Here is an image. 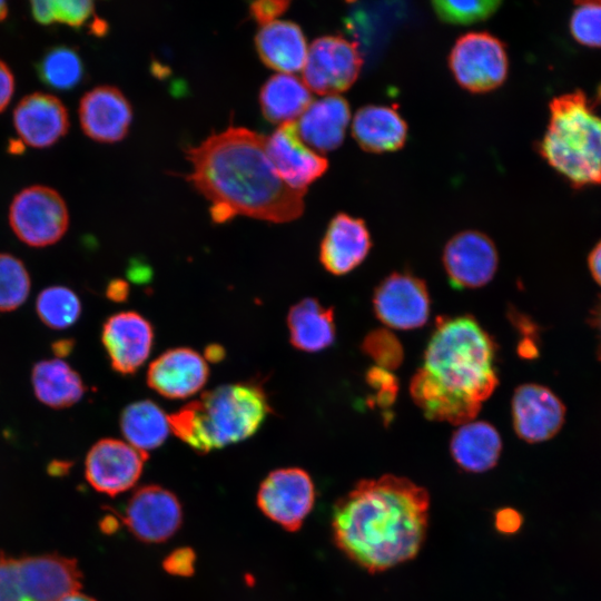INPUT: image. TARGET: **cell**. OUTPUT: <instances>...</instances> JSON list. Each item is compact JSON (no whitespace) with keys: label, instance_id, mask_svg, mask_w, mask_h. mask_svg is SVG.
Returning a JSON list of instances; mask_svg holds the SVG:
<instances>
[{"label":"cell","instance_id":"cell-17","mask_svg":"<svg viewBox=\"0 0 601 601\" xmlns=\"http://www.w3.org/2000/svg\"><path fill=\"white\" fill-rule=\"evenodd\" d=\"M101 342L114 371L121 375L134 374L150 354L154 328L142 315L120 312L105 322Z\"/></svg>","mask_w":601,"mask_h":601},{"label":"cell","instance_id":"cell-18","mask_svg":"<svg viewBox=\"0 0 601 601\" xmlns=\"http://www.w3.org/2000/svg\"><path fill=\"white\" fill-rule=\"evenodd\" d=\"M208 376V364L199 353L177 347L152 361L147 371V384L166 398L180 400L200 391Z\"/></svg>","mask_w":601,"mask_h":601},{"label":"cell","instance_id":"cell-42","mask_svg":"<svg viewBox=\"0 0 601 601\" xmlns=\"http://www.w3.org/2000/svg\"><path fill=\"white\" fill-rule=\"evenodd\" d=\"M14 91V77L10 68L0 60V112L9 105Z\"/></svg>","mask_w":601,"mask_h":601},{"label":"cell","instance_id":"cell-37","mask_svg":"<svg viewBox=\"0 0 601 601\" xmlns=\"http://www.w3.org/2000/svg\"><path fill=\"white\" fill-rule=\"evenodd\" d=\"M365 381L374 392L376 405L381 408H388L393 405L398 392V381L391 371L373 366L366 372Z\"/></svg>","mask_w":601,"mask_h":601},{"label":"cell","instance_id":"cell-10","mask_svg":"<svg viewBox=\"0 0 601 601\" xmlns=\"http://www.w3.org/2000/svg\"><path fill=\"white\" fill-rule=\"evenodd\" d=\"M373 308L375 316L390 328H420L431 313L427 286L410 272L392 273L375 287Z\"/></svg>","mask_w":601,"mask_h":601},{"label":"cell","instance_id":"cell-9","mask_svg":"<svg viewBox=\"0 0 601 601\" xmlns=\"http://www.w3.org/2000/svg\"><path fill=\"white\" fill-rule=\"evenodd\" d=\"M315 486L303 469L286 467L270 472L260 483L257 504L272 521L287 531H297L311 513Z\"/></svg>","mask_w":601,"mask_h":601},{"label":"cell","instance_id":"cell-4","mask_svg":"<svg viewBox=\"0 0 601 601\" xmlns=\"http://www.w3.org/2000/svg\"><path fill=\"white\" fill-rule=\"evenodd\" d=\"M496 352V343L473 316L441 317L422 367L449 392L482 405L499 384Z\"/></svg>","mask_w":601,"mask_h":601},{"label":"cell","instance_id":"cell-2","mask_svg":"<svg viewBox=\"0 0 601 601\" xmlns=\"http://www.w3.org/2000/svg\"><path fill=\"white\" fill-rule=\"evenodd\" d=\"M428 510L427 491L406 477L362 480L334 505L333 539L357 565L382 572L416 556L426 536Z\"/></svg>","mask_w":601,"mask_h":601},{"label":"cell","instance_id":"cell-48","mask_svg":"<svg viewBox=\"0 0 601 601\" xmlns=\"http://www.w3.org/2000/svg\"><path fill=\"white\" fill-rule=\"evenodd\" d=\"M224 357V349L220 346L211 345L208 346L205 351V359H209L211 362H218L223 359Z\"/></svg>","mask_w":601,"mask_h":601},{"label":"cell","instance_id":"cell-6","mask_svg":"<svg viewBox=\"0 0 601 601\" xmlns=\"http://www.w3.org/2000/svg\"><path fill=\"white\" fill-rule=\"evenodd\" d=\"M9 225L14 235L30 247L53 245L69 226L67 204L57 190L48 186L26 187L10 204Z\"/></svg>","mask_w":601,"mask_h":601},{"label":"cell","instance_id":"cell-25","mask_svg":"<svg viewBox=\"0 0 601 601\" xmlns=\"http://www.w3.org/2000/svg\"><path fill=\"white\" fill-rule=\"evenodd\" d=\"M450 452L462 470L482 473L496 465L502 452V439L492 424L471 421L454 431Z\"/></svg>","mask_w":601,"mask_h":601},{"label":"cell","instance_id":"cell-20","mask_svg":"<svg viewBox=\"0 0 601 601\" xmlns=\"http://www.w3.org/2000/svg\"><path fill=\"white\" fill-rule=\"evenodd\" d=\"M13 127L20 140L32 148H48L68 131L69 116L55 96L33 92L23 97L12 114Z\"/></svg>","mask_w":601,"mask_h":601},{"label":"cell","instance_id":"cell-35","mask_svg":"<svg viewBox=\"0 0 601 601\" xmlns=\"http://www.w3.org/2000/svg\"><path fill=\"white\" fill-rule=\"evenodd\" d=\"M361 349L375 366L391 372L398 368L404 359L401 341L392 331L383 327L368 332L362 341Z\"/></svg>","mask_w":601,"mask_h":601},{"label":"cell","instance_id":"cell-1","mask_svg":"<svg viewBox=\"0 0 601 601\" xmlns=\"http://www.w3.org/2000/svg\"><path fill=\"white\" fill-rule=\"evenodd\" d=\"M267 137L244 127H228L187 150L188 179L211 201L216 223L245 215L287 223L304 210L306 191L290 188L266 152Z\"/></svg>","mask_w":601,"mask_h":601},{"label":"cell","instance_id":"cell-23","mask_svg":"<svg viewBox=\"0 0 601 601\" xmlns=\"http://www.w3.org/2000/svg\"><path fill=\"white\" fill-rule=\"evenodd\" d=\"M255 46L262 61L283 73L303 69L308 52L300 27L286 20L262 26L255 37Z\"/></svg>","mask_w":601,"mask_h":601},{"label":"cell","instance_id":"cell-39","mask_svg":"<svg viewBox=\"0 0 601 601\" xmlns=\"http://www.w3.org/2000/svg\"><path fill=\"white\" fill-rule=\"evenodd\" d=\"M0 601H22L17 558L0 552Z\"/></svg>","mask_w":601,"mask_h":601},{"label":"cell","instance_id":"cell-14","mask_svg":"<svg viewBox=\"0 0 601 601\" xmlns=\"http://www.w3.org/2000/svg\"><path fill=\"white\" fill-rule=\"evenodd\" d=\"M17 570L22 601H58L81 588L77 561L58 553L17 558Z\"/></svg>","mask_w":601,"mask_h":601},{"label":"cell","instance_id":"cell-24","mask_svg":"<svg viewBox=\"0 0 601 601\" xmlns=\"http://www.w3.org/2000/svg\"><path fill=\"white\" fill-rule=\"evenodd\" d=\"M352 135L365 151L390 152L401 149L405 144L407 125L395 108L367 105L356 111Z\"/></svg>","mask_w":601,"mask_h":601},{"label":"cell","instance_id":"cell-19","mask_svg":"<svg viewBox=\"0 0 601 601\" xmlns=\"http://www.w3.org/2000/svg\"><path fill=\"white\" fill-rule=\"evenodd\" d=\"M82 131L98 142H116L128 134L131 105L116 87L99 86L86 92L78 108Z\"/></svg>","mask_w":601,"mask_h":601},{"label":"cell","instance_id":"cell-5","mask_svg":"<svg viewBox=\"0 0 601 601\" xmlns=\"http://www.w3.org/2000/svg\"><path fill=\"white\" fill-rule=\"evenodd\" d=\"M539 152L575 188L601 185V119L575 90L553 98Z\"/></svg>","mask_w":601,"mask_h":601},{"label":"cell","instance_id":"cell-13","mask_svg":"<svg viewBox=\"0 0 601 601\" xmlns=\"http://www.w3.org/2000/svg\"><path fill=\"white\" fill-rule=\"evenodd\" d=\"M442 262L454 288L474 289L492 280L497 269L499 255L487 235L477 230H464L446 243Z\"/></svg>","mask_w":601,"mask_h":601},{"label":"cell","instance_id":"cell-43","mask_svg":"<svg viewBox=\"0 0 601 601\" xmlns=\"http://www.w3.org/2000/svg\"><path fill=\"white\" fill-rule=\"evenodd\" d=\"M32 18L40 24L49 26L55 22V7L52 0H37L30 2Z\"/></svg>","mask_w":601,"mask_h":601},{"label":"cell","instance_id":"cell-51","mask_svg":"<svg viewBox=\"0 0 601 601\" xmlns=\"http://www.w3.org/2000/svg\"><path fill=\"white\" fill-rule=\"evenodd\" d=\"M595 101H597V104L601 105V83L599 85V87L597 89Z\"/></svg>","mask_w":601,"mask_h":601},{"label":"cell","instance_id":"cell-12","mask_svg":"<svg viewBox=\"0 0 601 601\" xmlns=\"http://www.w3.org/2000/svg\"><path fill=\"white\" fill-rule=\"evenodd\" d=\"M147 453L117 439H101L85 460L87 482L98 492L115 496L131 489L139 480Z\"/></svg>","mask_w":601,"mask_h":601},{"label":"cell","instance_id":"cell-27","mask_svg":"<svg viewBox=\"0 0 601 601\" xmlns=\"http://www.w3.org/2000/svg\"><path fill=\"white\" fill-rule=\"evenodd\" d=\"M287 327L292 345L307 353L329 347L336 337L333 308L325 307L313 297L304 298L289 308Z\"/></svg>","mask_w":601,"mask_h":601},{"label":"cell","instance_id":"cell-41","mask_svg":"<svg viewBox=\"0 0 601 601\" xmlns=\"http://www.w3.org/2000/svg\"><path fill=\"white\" fill-rule=\"evenodd\" d=\"M288 6L289 1L285 0L255 1L250 4L249 12L253 19L264 26L275 21L287 10Z\"/></svg>","mask_w":601,"mask_h":601},{"label":"cell","instance_id":"cell-11","mask_svg":"<svg viewBox=\"0 0 601 601\" xmlns=\"http://www.w3.org/2000/svg\"><path fill=\"white\" fill-rule=\"evenodd\" d=\"M119 518L139 541L161 543L180 528L183 510L173 492L146 485L132 493Z\"/></svg>","mask_w":601,"mask_h":601},{"label":"cell","instance_id":"cell-15","mask_svg":"<svg viewBox=\"0 0 601 601\" xmlns=\"http://www.w3.org/2000/svg\"><path fill=\"white\" fill-rule=\"evenodd\" d=\"M565 405L549 387L525 383L519 385L511 400L513 428L528 443L554 437L565 421Z\"/></svg>","mask_w":601,"mask_h":601},{"label":"cell","instance_id":"cell-32","mask_svg":"<svg viewBox=\"0 0 601 601\" xmlns=\"http://www.w3.org/2000/svg\"><path fill=\"white\" fill-rule=\"evenodd\" d=\"M36 311L38 317L49 328L66 329L80 317L81 303L72 289L55 285L39 293Z\"/></svg>","mask_w":601,"mask_h":601},{"label":"cell","instance_id":"cell-21","mask_svg":"<svg viewBox=\"0 0 601 601\" xmlns=\"http://www.w3.org/2000/svg\"><path fill=\"white\" fill-rule=\"evenodd\" d=\"M371 247L365 221L339 213L331 219L321 242L319 260L328 273L342 276L359 266Z\"/></svg>","mask_w":601,"mask_h":601},{"label":"cell","instance_id":"cell-38","mask_svg":"<svg viewBox=\"0 0 601 601\" xmlns=\"http://www.w3.org/2000/svg\"><path fill=\"white\" fill-rule=\"evenodd\" d=\"M55 22L72 28L82 27L93 13V2L88 0H55Z\"/></svg>","mask_w":601,"mask_h":601},{"label":"cell","instance_id":"cell-30","mask_svg":"<svg viewBox=\"0 0 601 601\" xmlns=\"http://www.w3.org/2000/svg\"><path fill=\"white\" fill-rule=\"evenodd\" d=\"M119 424L127 443L147 454L159 447L170 432L168 415L149 400L126 406L120 414Z\"/></svg>","mask_w":601,"mask_h":601},{"label":"cell","instance_id":"cell-49","mask_svg":"<svg viewBox=\"0 0 601 601\" xmlns=\"http://www.w3.org/2000/svg\"><path fill=\"white\" fill-rule=\"evenodd\" d=\"M58 601H96L93 598L80 593L79 591L69 593Z\"/></svg>","mask_w":601,"mask_h":601},{"label":"cell","instance_id":"cell-50","mask_svg":"<svg viewBox=\"0 0 601 601\" xmlns=\"http://www.w3.org/2000/svg\"><path fill=\"white\" fill-rule=\"evenodd\" d=\"M9 9L4 1H0V21H3L8 16Z\"/></svg>","mask_w":601,"mask_h":601},{"label":"cell","instance_id":"cell-16","mask_svg":"<svg viewBox=\"0 0 601 601\" xmlns=\"http://www.w3.org/2000/svg\"><path fill=\"white\" fill-rule=\"evenodd\" d=\"M266 152L280 179L296 190L306 191L328 167L325 157L303 142L296 121L280 125L267 137Z\"/></svg>","mask_w":601,"mask_h":601},{"label":"cell","instance_id":"cell-3","mask_svg":"<svg viewBox=\"0 0 601 601\" xmlns=\"http://www.w3.org/2000/svg\"><path fill=\"white\" fill-rule=\"evenodd\" d=\"M270 412L263 385L246 381L204 392L168 415V422L178 439L206 454L250 437Z\"/></svg>","mask_w":601,"mask_h":601},{"label":"cell","instance_id":"cell-33","mask_svg":"<svg viewBox=\"0 0 601 601\" xmlns=\"http://www.w3.org/2000/svg\"><path fill=\"white\" fill-rule=\"evenodd\" d=\"M30 276L16 256L0 253V312L20 307L30 293Z\"/></svg>","mask_w":601,"mask_h":601},{"label":"cell","instance_id":"cell-36","mask_svg":"<svg viewBox=\"0 0 601 601\" xmlns=\"http://www.w3.org/2000/svg\"><path fill=\"white\" fill-rule=\"evenodd\" d=\"M572 37L581 45L601 47V1H578L570 19Z\"/></svg>","mask_w":601,"mask_h":601},{"label":"cell","instance_id":"cell-31","mask_svg":"<svg viewBox=\"0 0 601 601\" xmlns=\"http://www.w3.org/2000/svg\"><path fill=\"white\" fill-rule=\"evenodd\" d=\"M41 81L56 90H70L77 87L85 73L79 53L68 46H56L42 56L37 65Z\"/></svg>","mask_w":601,"mask_h":601},{"label":"cell","instance_id":"cell-47","mask_svg":"<svg viewBox=\"0 0 601 601\" xmlns=\"http://www.w3.org/2000/svg\"><path fill=\"white\" fill-rule=\"evenodd\" d=\"M107 295L112 300H125L128 296V285L124 280H114L108 286Z\"/></svg>","mask_w":601,"mask_h":601},{"label":"cell","instance_id":"cell-29","mask_svg":"<svg viewBox=\"0 0 601 601\" xmlns=\"http://www.w3.org/2000/svg\"><path fill=\"white\" fill-rule=\"evenodd\" d=\"M311 104L309 89L304 81L290 73L272 76L259 93L262 112L273 124L296 121Z\"/></svg>","mask_w":601,"mask_h":601},{"label":"cell","instance_id":"cell-28","mask_svg":"<svg viewBox=\"0 0 601 601\" xmlns=\"http://www.w3.org/2000/svg\"><path fill=\"white\" fill-rule=\"evenodd\" d=\"M31 384L38 401L51 408L72 406L86 392L80 375L60 358L36 363L31 371Z\"/></svg>","mask_w":601,"mask_h":601},{"label":"cell","instance_id":"cell-45","mask_svg":"<svg viewBox=\"0 0 601 601\" xmlns=\"http://www.w3.org/2000/svg\"><path fill=\"white\" fill-rule=\"evenodd\" d=\"M588 266L592 278L601 286V240L590 252Z\"/></svg>","mask_w":601,"mask_h":601},{"label":"cell","instance_id":"cell-26","mask_svg":"<svg viewBox=\"0 0 601 601\" xmlns=\"http://www.w3.org/2000/svg\"><path fill=\"white\" fill-rule=\"evenodd\" d=\"M410 393L426 418L459 426L473 421L482 407L445 390L423 367L412 376Z\"/></svg>","mask_w":601,"mask_h":601},{"label":"cell","instance_id":"cell-44","mask_svg":"<svg viewBox=\"0 0 601 601\" xmlns=\"http://www.w3.org/2000/svg\"><path fill=\"white\" fill-rule=\"evenodd\" d=\"M522 518L513 509H503L495 515V526L503 533H514L521 525Z\"/></svg>","mask_w":601,"mask_h":601},{"label":"cell","instance_id":"cell-40","mask_svg":"<svg viewBox=\"0 0 601 601\" xmlns=\"http://www.w3.org/2000/svg\"><path fill=\"white\" fill-rule=\"evenodd\" d=\"M196 554L190 548H178L164 560L162 566L169 574L189 577L195 571Z\"/></svg>","mask_w":601,"mask_h":601},{"label":"cell","instance_id":"cell-34","mask_svg":"<svg viewBox=\"0 0 601 601\" xmlns=\"http://www.w3.org/2000/svg\"><path fill=\"white\" fill-rule=\"evenodd\" d=\"M500 4L496 0L433 1L432 8L441 21L465 26L489 19Z\"/></svg>","mask_w":601,"mask_h":601},{"label":"cell","instance_id":"cell-8","mask_svg":"<svg viewBox=\"0 0 601 601\" xmlns=\"http://www.w3.org/2000/svg\"><path fill=\"white\" fill-rule=\"evenodd\" d=\"M363 65L355 42L342 36H323L308 48L303 68L306 87L326 96H337L352 87Z\"/></svg>","mask_w":601,"mask_h":601},{"label":"cell","instance_id":"cell-46","mask_svg":"<svg viewBox=\"0 0 601 601\" xmlns=\"http://www.w3.org/2000/svg\"><path fill=\"white\" fill-rule=\"evenodd\" d=\"M589 323L595 332L597 356L598 359L601 362V296L590 313Z\"/></svg>","mask_w":601,"mask_h":601},{"label":"cell","instance_id":"cell-7","mask_svg":"<svg viewBox=\"0 0 601 601\" xmlns=\"http://www.w3.org/2000/svg\"><path fill=\"white\" fill-rule=\"evenodd\" d=\"M449 67L462 88L484 93L505 81L509 59L499 38L486 31H471L455 41L449 56Z\"/></svg>","mask_w":601,"mask_h":601},{"label":"cell","instance_id":"cell-22","mask_svg":"<svg viewBox=\"0 0 601 601\" xmlns=\"http://www.w3.org/2000/svg\"><path fill=\"white\" fill-rule=\"evenodd\" d=\"M349 119L348 102L339 96H326L312 102L296 124L303 142L321 155L342 145Z\"/></svg>","mask_w":601,"mask_h":601}]
</instances>
